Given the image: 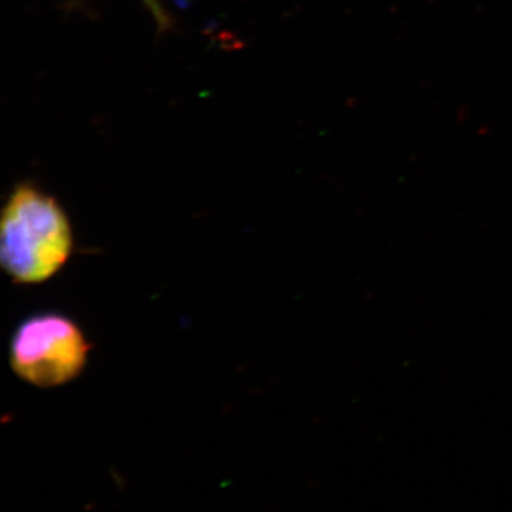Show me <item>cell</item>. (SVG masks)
Masks as SVG:
<instances>
[{"instance_id":"6da1fadb","label":"cell","mask_w":512,"mask_h":512,"mask_svg":"<svg viewBox=\"0 0 512 512\" xmlns=\"http://www.w3.org/2000/svg\"><path fill=\"white\" fill-rule=\"evenodd\" d=\"M73 249L62 205L35 184L20 183L0 210V269L18 284H43Z\"/></svg>"},{"instance_id":"7a4b0ae2","label":"cell","mask_w":512,"mask_h":512,"mask_svg":"<svg viewBox=\"0 0 512 512\" xmlns=\"http://www.w3.org/2000/svg\"><path fill=\"white\" fill-rule=\"evenodd\" d=\"M89 350L72 319L60 313H36L13 333L10 367L23 382L50 389L76 379L86 366Z\"/></svg>"},{"instance_id":"3957f363","label":"cell","mask_w":512,"mask_h":512,"mask_svg":"<svg viewBox=\"0 0 512 512\" xmlns=\"http://www.w3.org/2000/svg\"><path fill=\"white\" fill-rule=\"evenodd\" d=\"M144 5L150 10L151 15L156 18L160 28H167L170 25V19H168L167 12L163 9V6L158 3V0H143Z\"/></svg>"}]
</instances>
